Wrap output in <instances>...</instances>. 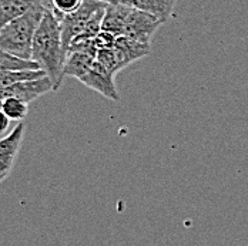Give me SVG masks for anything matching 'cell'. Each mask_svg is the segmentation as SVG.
Returning a JSON list of instances; mask_svg holds the SVG:
<instances>
[{
	"label": "cell",
	"mask_w": 248,
	"mask_h": 246,
	"mask_svg": "<svg viewBox=\"0 0 248 246\" xmlns=\"http://www.w3.org/2000/svg\"><path fill=\"white\" fill-rule=\"evenodd\" d=\"M31 60L51 80L53 91H57L64 78L67 53L63 47L60 22L50 10L45 12V16L36 30L31 46Z\"/></svg>",
	"instance_id": "obj_1"
},
{
	"label": "cell",
	"mask_w": 248,
	"mask_h": 246,
	"mask_svg": "<svg viewBox=\"0 0 248 246\" xmlns=\"http://www.w3.org/2000/svg\"><path fill=\"white\" fill-rule=\"evenodd\" d=\"M46 9L36 6L23 16L9 22L0 30V50L16 57L31 60V46L36 30L40 25Z\"/></svg>",
	"instance_id": "obj_2"
},
{
	"label": "cell",
	"mask_w": 248,
	"mask_h": 246,
	"mask_svg": "<svg viewBox=\"0 0 248 246\" xmlns=\"http://www.w3.org/2000/svg\"><path fill=\"white\" fill-rule=\"evenodd\" d=\"M103 6H107V4L100 3L97 0H84L78 10L62 17V20H60L62 40H63L64 51L67 54H69L72 42L84 30V27L89 23V20L92 19V16Z\"/></svg>",
	"instance_id": "obj_3"
},
{
	"label": "cell",
	"mask_w": 248,
	"mask_h": 246,
	"mask_svg": "<svg viewBox=\"0 0 248 246\" xmlns=\"http://www.w3.org/2000/svg\"><path fill=\"white\" fill-rule=\"evenodd\" d=\"M161 25H164V23L161 20H158L157 17L151 16L146 12L131 7L130 14L125 22L123 36L127 39L144 43V44H150L153 34Z\"/></svg>",
	"instance_id": "obj_4"
},
{
	"label": "cell",
	"mask_w": 248,
	"mask_h": 246,
	"mask_svg": "<svg viewBox=\"0 0 248 246\" xmlns=\"http://www.w3.org/2000/svg\"><path fill=\"white\" fill-rule=\"evenodd\" d=\"M49 91H53V83L47 75L34 78V80H26L16 83L4 90L0 91V96L3 99H17L25 101V102H31L40 96L47 94Z\"/></svg>",
	"instance_id": "obj_5"
},
{
	"label": "cell",
	"mask_w": 248,
	"mask_h": 246,
	"mask_svg": "<svg viewBox=\"0 0 248 246\" xmlns=\"http://www.w3.org/2000/svg\"><path fill=\"white\" fill-rule=\"evenodd\" d=\"M25 130V123H19L9 135L0 140V182L4 181L13 170L15 159L23 143Z\"/></svg>",
	"instance_id": "obj_6"
},
{
	"label": "cell",
	"mask_w": 248,
	"mask_h": 246,
	"mask_svg": "<svg viewBox=\"0 0 248 246\" xmlns=\"http://www.w3.org/2000/svg\"><path fill=\"white\" fill-rule=\"evenodd\" d=\"M80 81L86 87H89V88L100 93L101 96H104L106 99H110L113 101L120 100L119 91L116 88V83H114V75L110 73L104 66H101L97 60H94L90 70L80 78Z\"/></svg>",
	"instance_id": "obj_7"
},
{
	"label": "cell",
	"mask_w": 248,
	"mask_h": 246,
	"mask_svg": "<svg viewBox=\"0 0 248 246\" xmlns=\"http://www.w3.org/2000/svg\"><path fill=\"white\" fill-rule=\"evenodd\" d=\"M36 6L51 10V0H0V30L9 22L23 16Z\"/></svg>",
	"instance_id": "obj_8"
},
{
	"label": "cell",
	"mask_w": 248,
	"mask_h": 246,
	"mask_svg": "<svg viewBox=\"0 0 248 246\" xmlns=\"http://www.w3.org/2000/svg\"><path fill=\"white\" fill-rule=\"evenodd\" d=\"M175 1L177 0H124V4L146 12L166 23L173 16Z\"/></svg>",
	"instance_id": "obj_9"
},
{
	"label": "cell",
	"mask_w": 248,
	"mask_h": 246,
	"mask_svg": "<svg viewBox=\"0 0 248 246\" xmlns=\"http://www.w3.org/2000/svg\"><path fill=\"white\" fill-rule=\"evenodd\" d=\"M131 7L125 4H119V6H106V13L103 19V31L111 33L116 37L123 36L124 27L127 17L130 14Z\"/></svg>",
	"instance_id": "obj_10"
},
{
	"label": "cell",
	"mask_w": 248,
	"mask_h": 246,
	"mask_svg": "<svg viewBox=\"0 0 248 246\" xmlns=\"http://www.w3.org/2000/svg\"><path fill=\"white\" fill-rule=\"evenodd\" d=\"M94 60H96V57H93L90 54L78 53V51H69L67 60L64 64V75H70V77L80 80L90 70Z\"/></svg>",
	"instance_id": "obj_11"
},
{
	"label": "cell",
	"mask_w": 248,
	"mask_h": 246,
	"mask_svg": "<svg viewBox=\"0 0 248 246\" xmlns=\"http://www.w3.org/2000/svg\"><path fill=\"white\" fill-rule=\"evenodd\" d=\"M19 70H39V66L33 60H25L0 50V72H19Z\"/></svg>",
	"instance_id": "obj_12"
},
{
	"label": "cell",
	"mask_w": 248,
	"mask_h": 246,
	"mask_svg": "<svg viewBox=\"0 0 248 246\" xmlns=\"http://www.w3.org/2000/svg\"><path fill=\"white\" fill-rule=\"evenodd\" d=\"M10 120L13 121H23L29 111V104L17 99H4L3 110H1Z\"/></svg>",
	"instance_id": "obj_13"
},
{
	"label": "cell",
	"mask_w": 248,
	"mask_h": 246,
	"mask_svg": "<svg viewBox=\"0 0 248 246\" xmlns=\"http://www.w3.org/2000/svg\"><path fill=\"white\" fill-rule=\"evenodd\" d=\"M84 0H51V13L59 19V22L62 20L63 16L75 13L76 10L80 9V6L83 4Z\"/></svg>",
	"instance_id": "obj_14"
},
{
	"label": "cell",
	"mask_w": 248,
	"mask_h": 246,
	"mask_svg": "<svg viewBox=\"0 0 248 246\" xmlns=\"http://www.w3.org/2000/svg\"><path fill=\"white\" fill-rule=\"evenodd\" d=\"M9 125H10V118L3 111H0V134L6 132L9 130Z\"/></svg>",
	"instance_id": "obj_15"
},
{
	"label": "cell",
	"mask_w": 248,
	"mask_h": 246,
	"mask_svg": "<svg viewBox=\"0 0 248 246\" xmlns=\"http://www.w3.org/2000/svg\"><path fill=\"white\" fill-rule=\"evenodd\" d=\"M100 3H104L107 6H119V4H124V0H97Z\"/></svg>",
	"instance_id": "obj_16"
}]
</instances>
